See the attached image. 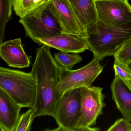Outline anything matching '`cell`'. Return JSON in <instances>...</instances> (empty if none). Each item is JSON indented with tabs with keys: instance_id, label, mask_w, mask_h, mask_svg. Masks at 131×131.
I'll return each mask as SVG.
<instances>
[{
	"instance_id": "8",
	"label": "cell",
	"mask_w": 131,
	"mask_h": 131,
	"mask_svg": "<svg viewBox=\"0 0 131 131\" xmlns=\"http://www.w3.org/2000/svg\"><path fill=\"white\" fill-rule=\"evenodd\" d=\"M99 21L110 26H131V6L127 0H95Z\"/></svg>"
},
{
	"instance_id": "16",
	"label": "cell",
	"mask_w": 131,
	"mask_h": 131,
	"mask_svg": "<svg viewBox=\"0 0 131 131\" xmlns=\"http://www.w3.org/2000/svg\"><path fill=\"white\" fill-rule=\"evenodd\" d=\"M13 0H0V43L3 42L5 29L11 19Z\"/></svg>"
},
{
	"instance_id": "3",
	"label": "cell",
	"mask_w": 131,
	"mask_h": 131,
	"mask_svg": "<svg viewBox=\"0 0 131 131\" xmlns=\"http://www.w3.org/2000/svg\"><path fill=\"white\" fill-rule=\"evenodd\" d=\"M0 89L23 107L33 108L36 103L37 85L32 72L0 68Z\"/></svg>"
},
{
	"instance_id": "18",
	"label": "cell",
	"mask_w": 131,
	"mask_h": 131,
	"mask_svg": "<svg viewBox=\"0 0 131 131\" xmlns=\"http://www.w3.org/2000/svg\"><path fill=\"white\" fill-rule=\"evenodd\" d=\"M115 75L117 76L131 92V69L128 66L114 62Z\"/></svg>"
},
{
	"instance_id": "1",
	"label": "cell",
	"mask_w": 131,
	"mask_h": 131,
	"mask_svg": "<svg viewBox=\"0 0 131 131\" xmlns=\"http://www.w3.org/2000/svg\"><path fill=\"white\" fill-rule=\"evenodd\" d=\"M50 47L42 45L37 49L32 72L36 81V103L33 108L34 117L42 116L53 117L60 97L57 90L60 66L52 56Z\"/></svg>"
},
{
	"instance_id": "5",
	"label": "cell",
	"mask_w": 131,
	"mask_h": 131,
	"mask_svg": "<svg viewBox=\"0 0 131 131\" xmlns=\"http://www.w3.org/2000/svg\"><path fill=\"white\" fill-rule=\"evenodd\" d=\"M103 89L99 86L82 87L81 113L75 131H99V127H93L98 117L102 115L105 107V95Z\"/></svg>"
},
{
	"instance_id": "15",
	"label": "cell",
	"mask_w": 131,
	"mask_h": 131,
	"mask_svg": "<svg viewBox=\"0 0 131 131\" xmlns=\"http://www.w3.org/2000/svg\"><path fill=\"white\" fill-rule=\"evenodd\" d=\"M49 2V0H13V7L16 15L21 19Z\"/></svg>"
},
{
	"instance_id": "10",
	"label": "cell",
	"mask_w": 131,
	"mask_h": 131,
	"mask_svg": "<svg viewBox=\"0 0 131 131\" xmlns=\"http://www.w3.org/2000/svg\"><path fill=\"white\" fill-rule=\"evenodd\" d=\"M39 45H46L61 52L72 53L83 52L89 50L86 38L75 34L61 33L50 36L38 38L36 42Z\"/></svg>"
},
{
	"instance_id": "6",
	"label": "cell",
	"mask_w": 131,
	"mask_h": 131,
	"mask_svg": "<svg viewBox=\"0 0 131 131\" xmlns=\"http://www.w3.org/2000/svg\"><path fill=\"white\" fill-rule=\"evenodd\" d=\"M82 88L65 92L60 98L53 118L58 127L56 131H75L81 113Z\"/></svg>"
},
{
	"instance_id": "4",
	"label": "cell",
	"mask_w": 131,
	"mask_h": 131,
	"mask_svg": "<svg viewBox=\"0 0 131 131\" xmlns=\"http://www.w3.org/2000/svg\"><path fill=\"white\" fill-rule=\"evenodd\" d=\"M19 22L27 36L36 43L38 38L62 33L60 25L50 10L49 3L20 19Z\"/></svg>"
},
{
	"instance_id": "23",
	"label": "cell",
	"mask_w": 131,
	"mask_h": 131,
	"mask_svg": "<svg viewBox=\"0 0 131 131\" xmlns=\"http://www.w3.org/2000/svg\"><path fill=\"white\" fill-rule=\"evenodd\" d=\"M128 1H131V0H127Z\"/></svg>"
},
{
	"instance_id": "19",
	"label": "cell",
	"mask_w": 131,
	"mask_h": 131,
	"mask_svg": "<svg viewBox=\"0 0 131 131\" xmlns=\"http://www.w3.org/2000/svg\"><path fill=\"white\" fill-rule=\"evenodd\" d=\"M35 110L30 108L26 112L20 115L15 131H29L31 129L32 123L35 118Z\"/></svg>"
},
{
	"instance_id": "22",
	"label": "cell",
	"mask_w": 131,
	"mask_h": 131,
	"mask_svg": "<svg viewBox=\"0 0 131 131\" xmlns=\"http://www.w3.org/2000/svg\"><path fill=\"white\" fill-rule=\"evenodd\" d=\"M128 66L129 67V68H130V69H131V62L130 63H129Z\"/></svg>"
},
{
	"instance_id": "2",
	"label": "cell",
	"mask_w": 131,
	"mask_h": 131,
	"mask_svg": "<svg viewBox=\"0 0 131 131\" xmlns=\"http://www.w3.org/2000/svg\"><path fill=\"white\" fill-rule=\"evenodd\" d=\"M86 39L89 50L94 58L102 61L113 56L131 39V26L115 27L107 26L99 21L86 31Z\"/></svg>"
},
{
	"instance_id": "13",
	"label": "cell",
	"mask_w": 131,
	"mask_h": 131,
	"mask_svg": "<svg viewBox=\"0 0 131 131\" xmlns=\"http://www.w3.org/2000/svg\"><path fill=\"white\" fill-rule=\"evenodd\" d=\"M86 36L87 30L99 22L95 0H69Z\"/></svg>"
},
{
	"instance_id": "9",
	"label": "cell",
	"mask_w": 131,
	"mask_h": 131,
	"mask_svg": "<svg viewBox=\"0 0 131 131\" xmlns=\"http://www.w3.org/2000/svg\"><path fill=\"white\" fill-rule=\"evenodd\" d=\"M49 4L60 25L62 33L75 34L86 38L69 0H49Z\"/></svg>"
},
{
	"instance_id": "14",
	"label": "cell",
	"mask_w": 131,
	"mask_h": 131,
	"mask_svg": "<svg viewBox=\"0 0 131 131\" xmlns=\"http://www.w3.org/2000/svg\"><path fill=\"white\" fill-rule=\"evenodd\" d=\"M112 99L124 118L131 122V92L117 76L111 83Z\"/></svg>"
},
{
	"instance_id": "20",
	"label": "cell",
	"mask_w": 131,
	"mask_h": 131,
	"mask_svg": "<svg viewBox=\"0 0 131 131\" xmlns=\"http://www.w3.org/2000/svg\"><path fill=\"white\" fill-rule=\"evenodd\" d=\"M115 62L128 65L131 62V39L114 56Z\"/></svg>"
},
{
	"instance_id": "11",
	"label": "cell",
	"mask_w": 131,
	"mask_h": 131,
	"mask_svg": "<svg viewBox=\"0 0 131 131\" xmlns=\"http://www.w3.org/2000/svg\"><path fill=\"white\" fill-rule=\"evenodd\" d=\"M0 56L10 67L22 69L30 65V57L24 51L20 38L1 43Z\"/></svg>"
},
{
	"instance_id": "12",
	"label": "cell",
	"mask_w": 131,
	"mask_h": 131,
	"mask_svg": "<svg viewBox=\"0 0 131 131\" xmlns=\"http://www.w3.org/2000/svg\"><path fill=\"white\" fill-rule=\"evenodd\" d=\"M22 108L6 91L0 89L1 131H15Z\"/></svg>"
},
{
	"instance_id": "17",
	"label": "cell",
	"mask_w": 131,
	"mask_h": 131,
	"mask_svg": "<svg viewBox=\"0 0 131 131\" xmlns=\"http://www.w3.org/2000/svg\"><path fill=\"white\" fill-rule=\"evenodd\" d=\"M54 58L60 66L69 70H72L75 65L82 61V58L78 53L70 54L65 52H58L55 53Z\"/></svg>"
},
{
	"instance_id": "21",
	"label": "cell",
	"mask_w": 131,
	"mask_h": 131,
	"mask_svg": "<svg viewBox=\"0 0 131 131\" xmlns=\"http://www.w3.org/2000/svg\"><path fill=\"white\" fill-rule=\"evenodd\" d=\"M130 121L125 118L118 119L107 129V131H131Z\"/></svg>"
},
{
	"instance_id": "7",
	"label": "cell",
	"mask_w": 131,
	"mask_h": 131,
	"mask_svg": "<svg viewBox=\"0 0 131 131\" xmlns=\"http://www.w3.org/2000/svg\"><path fill=\"white\" fill-rule=\"evenodd\" d=\"M100 62L93 57L87 65L75 70L67 69L60 66L59 81L57 86L60 97L65 92L70 90L91 86L104 69Z\"/></svg>"
}]
</instances>
